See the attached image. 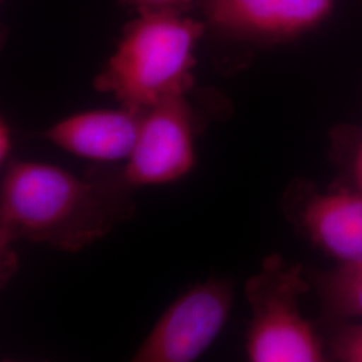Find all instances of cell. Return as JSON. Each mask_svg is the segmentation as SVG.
Here are the masks:
<instances>
[{"mask_svg": "<svg viewBox=\"0 0 362 362\" xmlns=\"http://www.w3.org/2000/svg\"><path fill=\"white\" fill-rule=\"evenodd\" d=\"M121 169H93L77 177L52 165L13 160L0 194V279L16 272L15 242L77 252L104 238L136 211Z\"/></svg>", "mask_w": 362, "mask_h": 362, "instance_id": "obj_1", "label": "cell"}, {"mask_svg": "<svg viewBox=\"0 0 362 362\" xmlns=\"http://www.w3.org/2000/svg\"><path fill=\"white\" fill-rule=\"evenodd\" d=\"M207 25L177 13H141L122 38L94 88L110 93L121 107L145 113L194 88V47Z\"/></svg>", "mask_w": 362, "mask_h": 362, "instance_id": "obj_2", "label": "cell"}, {"mask_svg": "<svg viewBox=\"0 0 362 362\" xmlns=\"http://www.w3.org/2000/svg\"><path fill=\"white\" fill-rule=\"evenodd\" d=\"M310 287L299 264L279 255L264 259L245 287L251 311L248 362H330L317 329L300 310V298Z\"/></svg>", "mask_w": 362, "mask_h": 362, "instance_id": "obj_3", "label": "cell"}, {"mask_svg": "<svg viewBox=\"0 0 362 362\" xmlns=\"http://www.w3.org/2000/svg\"><path fill=\"white\" fill-rule=\"evenodd\" d=\"M189 94L168 98L143 113L134 151L121 169L133 188L177 180L192 168L194 137L221 112L223 103L220 95L208 93L199 105V97L189 100Z\"/></svg>", "mask_w": 362, "mask_h": 362, "instance_id": "obj_4", "label": "cell"}, {"mask_svg": "<svg viewBox=\"0 0 362 362\" xmlns=\"http://www.w3.org/2000/svg\"><path fill=\"white\" fill-rule=\"evenodd\" d=\"M233 286L212 278L177 298L129 362H194L218 338L233 308Z\"/></svg>", "mask_w": 362, "mask_h": 362, "instance_id": "obj_5", "label": "cell"}, {"mask_svg": "<svg viewBox=\"0 0 362 362\" xmlns=\"http://www.w3.org/2000/svg\"><path fill=\"white\" fill-rule=\"evenodd\" d=\"M206 25L226 42L266 47L317 28L336 0H202Z\"/></svg>", "mask_w": 362, "mask_h": 362, "instance_id": "obj_6", "label": "cell"}, {"mask_svg": "<svg viewBox=\"0 0 362 362\" xmlns=\"http://www.w3.org/2000/svg\"><path fill=\"white\" fill-rule=\"evenodd\" d=\"M285 209L298 228L326 254L341 263L361 262V191L314 192L298 182L286 194Z\"/></svg>", "mask_w": 362, "mask_h": 362, "instance_id": "obj_7", "label": "cell"}, {"mask_svg": "<svg viewBox=\"0 0 362 362\" xmlns=\"http://www.w3.org/2000/svg\"><path fill=\"white\" fill-rule=\"evenodd\" d=\"M143 113L98 110L67 117L39 136L70 153L101 161L129 158L134 151Z\"/></svg>", "mask_w": 362, "mask_h": 362, "instance_id": "obj_8", "label": "cell"}, {"mask_svg": "<svg viewBox=\"0 0 362 362\" xmlns=\"http://www.w3.org/2000/svg\"><path fill=\"white\" fill-rule=\"evenodd\" d=\"M306 275L317 291L326 318L339 322L362 318V260Z\"/></svg>", "mask_w": 362, "mask_h": 362, "instance_id": "obj_9", "label": "cell"}, {"mask_svg": "<svg viewBox=\"0 0 362 362\" xmlns=\"http://www.w3.org/2000/svg\"><path fill=\"white\" fill-rule=\"evenodd\" d=\"M337 362H362V322H339L329 338Z\"/></svg>", "mask_w": 362, "mask_h": 362, "instance_id": "obj_10", "label": "cell"}, {"mask_svg": "<svg viewBox=\"0 0 362 362\" xmlns=\"http://www.w3.org/2000/svg\"><path fill=\"white\" fill-rule=\"evenodd\" d=\"M196 0H121L124 7L141 13H177L185 15Z\"/></svg>", "mask_w": 362, "mask_h": 362, "instance_id": "obj_11", "label": "cell"}, {"mask_svg": "<svg viewBox=\"0 0 362 362\" xmlns=\"http://www.w3.org/2000/svg\"><path fill=\"white\" fill-rule=\"evenodd\" d=\"M351 172L356 181V188L362 192V140L354 151L353 161H351Z\"/></svg>", "mask_w": 362, "mask_h": 362, "instance_id": "obj_12", "label": "cell"}, {"mask_svg": "<svg viewBox=\"0 0 362 362\" xmlns=\"http://www.w3.org/2000/svg\"><path fill=\"white\" fill-rule=\"evenodd\" d=\"M10 146H11L10 130L4 124H1V132H0V156H1V160H4L8 155Z\"/></svg>", "mask_w": 362, "mask_h": 362, "instance_id": "obj_13", "label": "cell"}, {"mask_svg": "<svg viewBox=\"0 0 362 362\" xmlns=\"http://www.w3.org/2000/svg\"><path fill=\"white\" fill-rule=\"evenodd\" d=\"M3 362H13V361H8V360H4Z\"/></svg>", "mask_w": 362, "mask_h": 362, "instance_id": "obj_14", "label": "cell"}]
</instances>
